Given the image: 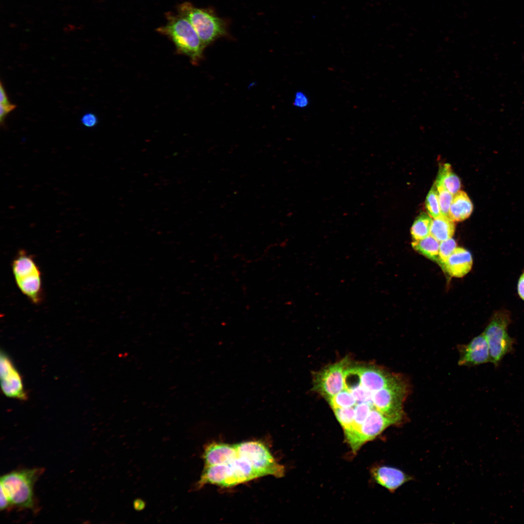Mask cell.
I'll use <instances>...</instances> for the list:
<instances>
[{"instance_id": "obj_28", "label": "cell", "mask_w": 524, "mask_h": 524, "mask_svg": "<svg viewBox=\"0 0 524 524\" xmlns=\"http://www.w3.org/2000/svg\"><path fill=\"white\" fill-rule=\"evenodd\" d=\"M145 507L144 502L141 500H136L134 502V507L136 510H141Z\"/></svg>"}, {"instance_id": "obj_4", "label": "cell", "mask_w": 524, "mask_h": 524, "mask_svg": "<svg viewBox=\"0 0 524 524\" xmlns=\"http://www.w3.org/2000/svg\"><path fill=\"white\" fill-rule=\"evenodd\" d=\"M12 270L17 287L33 304L43 300L42 274L33 256L20 250L12 262Z\"/></svg>"}, {"instance_id": "obj_27", "label": "cell", "mask_w": 524, "mask_h": 524, "mask_svg": "<svg viewBox=\"0 0 524 524\" xmlns=\"http://www.w3.org/2000/svg\"><path fill=\"white\" fill-rule=\"evenodd\" d=\"M9 103L10 102L8 99V98L7 96L4 88L2 84V82H1L0 88V103L7 104Z\"/></svg>"}, {"instance_id": "obj_15", "label": "cell", "mask_w": 524, "mask_h": 524, "mask_svg": "<svg viewBox=\"0 0 524 524\" xmlns=\"http://www.w3.org/2000/svg\"><path fill=\"white\" fill-rule=\"evenodd\" d=\"M455 230L453 221L449 217L441 215L433 220L430 235L439 242L451 238Z\"/></svg>"}, {"instance_id": "obj_2", "label": "cell", "mask_w": 524, "mask_h": 524, "mask_svg": "<svg viewBox=\"0 0 524 524\" xmlns=\"http://www.w3.org/2000/svg\"><path fill=\"white\" fill-rule=\"evenodd\" d=\"M166 17V24L157 28V31L170 38L179 53L187 55L194 64H196L201 59L205 47L194 28L178 13L168 12Z\"/></svg>"}, {"instance_id": "obj_8", "label": "cell", "mask_w": 524, "mask_h": 524, "mask_svg": "<svg viewBox=\"0 0 524 524\" xmlns=\"http://www.w3.org/2000/svg\"><path fill=\"white\" fill-rule=\"evenodd\" d=\"M399 424L397 421L380 412H375L357 430L344 433L345 439L355 453L366 442L375 439L387 428Z\"/></svg>"}, {"instance_id": "obj_25", "label": "cell", "mask_w": 524, "mask_h": 524, "mask_svg": "<svg viewBox=\"0 0 524 524\" xmlns=\"http://www.w3.org/2000/svg\"><path fill=\"white\" fill-rule=\"evenodd\" d=\"M0 510H4L8 508L9 505H11L9 500L3 491V490L0 488Z\"/></svg>"}, {"instance_id": "obj_16", "label": "cell", "mask_w": 524, "mask_h": 524, "mask_svg": "<svg viewBox=\"0 0 524 524\" xmlns=\"http://www.w3.org/2000/svg\"><path fill=\"white\" fill-rule=\"evenodd\" d=\"M435 183L442 185L453 195L459 191L461 186L458 177L448 164L440 166Z\"/></svg>"}, {"instance_id": "obj_9", "label": "cell", "mask_w": 524, "mask_h": 524, "mask_svg": "<svg viewBox=\"0 0 524 524\" xmlns=\"http://www.w3.org/2000/svg\"><path fill=\"white\" fill-rule=\"evenodd\" d=\"M0 384L2 392L8 397L26 400L21 376L8 355L1 351L0 356Z\"/></svg>"}, {"instance_id": "obj_26", "label": "cell", "mask_w": 524, "mask_h": 524, "mask_svg": "<svg viewBox=\"0 0 524 524\" xmlns=\"http://www.w3.org/2000/svg\"><path fill=\"white\" fill-rule=\"evenodd\" d=\"M517 290L520 297L524 300V272L519 279Z\"/></svg>"}, {"instance_id": "obj_19", "label": "cell", "mask_w": 524, "mask_h": 524, "mask_svg": "<svg viewBox=\"0 0 524 524\" xmlns=\"http://www.w3.org/2000/svg\"><path fill=\"white\" fill-rule=\"evenodd\" d=\"M426 207L428 214L434 219L441 215L438 192L435 184L429 191L426 196Z\"/></svg>"}, {"instance_id": "obj_1", "label": "cell", "mask_w": 524, "mask_h": 524, "mask_svg": "<svg viewBox=\"0 0 524 524\" xmlns=\"http://www.w3.org/2000/svg\"><path fill=\"white\" fill-rule=\"evenodd\" d=\"M315 391L326 400L344 432L357 430L373 413L380 412L403 423L409 384L400 374L349 357L324 367Z\"/></svg>"}, {"instance_id": "obj_11", "label": "cell", "mask_w": 524, "mask_h": 524, "mask_svg": "<svg viewBox=\"0 0 524 524\" xmlns=\"http://www.w3.org/2000/svg\"><path fill=\"white\" fill-rule=\"evenodd\" d=\"M371 475L375 481L391 492H394L412 477L402 470L387 466H378L371 470Z\"/></svg>"}, {"instance_id": "obj_3", "label": "cell", "mask_w": 524, "mask_h": 524, "mask_svg": "<svg viewBox=\"0 0 524 524\" xmlns=\"http://www.w3.org/2000/svg\"><path fill=\"white\" fill-rule=\"evenodd\" d=\"M177 13L189 21L205 47L227 33L225 20L210 8H198L187 1L178 5Z\"/></svg>"}, {"instance_id": "obj_14", "label": "cell", "mask_w": 524, "mask_h": 524, "mask_svg": "<svg viewBox=\"0 0 524 524\" xmlns=\"http://www.w3.org/2000/svg\"><path fill=\"white\" fill-rule=\"evenodd\" d=\"M473 210L470 198L465 192L459 190L453 195L448 217L454 222L463 221L470 216Z\"/></svg>"}, {"instance_id": "obj_6", "label": "cell", "mask_w": 524, "mask_h": 524, "mask_svg": "<svg viewBox=\"0 0 524 524\" xmlns=\"http://www.w3.org/2000/svg\"><path fill=\"white\" fill-rule=\"evenodd\" d=\"M39 475L37 469L15 471L0 477V485L7 496L11 505L33 508V485Z\"/></svg>"}, {"instance_id": "obj_20", "label": "cell", "mask_w": 524, "mask_h": 524, "mask_svg": "<svg viewBox=\"0 0 524 524\" xmlns=\"http://www.w3.org/2000/svg\"><path fill=\"white\" fill-rule=\"evenodd\" d=\"M456 248V242L452 238L440 242L438 263L443 270L448 259Z\"/></svg>"}, {"instance_id": "obj_18", "label": "cell", "mask_w": 524, "mask_h": 524, "mask_svg": "<svg viewBox=\"0 0 524 524\" xmlns=\"http://www.w3.org/2000/svg\"><path fill=\"white\" fill-rule=\"evenodd\" d=\"M433 220L427 213H421L415 219L411 228L410 233L414 240L424 239L430 235Z\"/></svg>"}, {"instance_id": "obj_22", "label": "cell", "mask_w": 524, "mask_h": 524, "mask_svg": "<svg viewBox=\"0 0 524 524\" xmlns=\"http://www.w3.org/2000/svg\"><path fill=\"white\" fill-rule=\"evenodd\" d=\"M81 122L85 127L92 128L97 124L98 120L97 116L94 114L87 113L82 116Z\"/></svg>"}, {"instance_id": "obj_24", "label": "cell", "mask_w": 524, "mask_h": 524, "mask_svg": "<svg viewBox=\"0 0 524 524\" xmlns=\"http://www.w3.org/2000/svg\"><path fill=\"white\" fill-rule=\"evenodd\" d=\"M308 104V99L307 96L302 92H298L295 93L294 105L298 107H305Z\"/></svg>"}, {"instance_id": "obj_7", "label": "cell", "mask_w": 524, "mask_h": 524, "mask_svg": "<svg viewBox=\"0 0 524 524\" xmlns=\"http://www.w3.org/2000/svg\"><path fill=\"white\" fill-rule=\"evenodd\" d=\"M235 445L239 455L247 459L262 476L271 475L281 477L284 475V466L276 461L262 442L247 441Z\"/></svg>"}, {"instance_id": "obj_23", "label": "cell", "mask_w": 524, "mask_h": 524, "mask_svg": "<svg viewBox=\"0 0 524 524\" xmlns=\"http://www.w3.org/2000/svg\"><path fill=\"white\" fill-rule=\"evenodd\" d=\"M15 104L11 103L7 104L0 103V120L1 125L3 124L4 120L8 114L14 110L16 108Z\"/></svg>"}, {"instance_id": "obj_5", "label": "cell", "mask_w": 524, "mask_h": 524, "mask_svg": "<svg viewBox=\"0 0 524 524\" xmlns=\"http://www.w3.org/2000/svg\"><path fill=\"white\" fill-rule=\"evenodd\" d=\"M511 321L508 311H498L494 313L483 332L489 346L490 362L496 368L505 356L514 350L516 340L508 333Z\"/></svg>"}, {"instance_id": "obj_13", "label": "cell", "mask_w": 524, "mask_h": 524, "mask_svg": "<svg viewBox=\"0 0 524 524\" xmlns=\"http://www.w3.org/2000/svg\"><path fill=\"white\" fill-rule=\"evenodd\" d=\"M473 258L471 253L462 247H457L448 259L444 271L453 277L461 278L471 270Z\"/></svg>"}, {"instance_id": "obj_17", "label": "cell", "mask_w": 524, "mask_h": 524, "mask_svg": "<svg viewBox=\"0 0 524 524\" xmlns=\"http://www.w3.org/2000/svg\"><path fill=\"white\" fill-rule=\"evenodd\" d=\"M412 248L427 259L438 263L440 242L431 235L411 243Z\"/></svg>"}, {"instance_id": "obj_12", "label": "cell", "mask_w": 524, "mask_h": 524, "mask_svg": "<svg viewBox=\"0 0 524 524\" xmlns=\"http://www.w3.org/2000/svg\"><path fill=\"white\" fill-rule=\"evenodd\" d=\"M237 454L235 444L213 442L206 446L202 458L205 466H209L228 463Z\"/></svg>"}, {"instance_id": "obj_21", "label": "cell", "mask_w": 524, "mask_h": 524, "mask_svg": "<svg viewBox=\"0 0 524 524\" xmlns=\"http://www.w3.org/2000/svg\"><path fill=\"white\" fill-rule=\"evenodd\" d=\"M434 184L436 186L438 192L441 215L448 217L449 209L453 199V195L442 185Z\"/></svg>"}, {"instance_id": "obj_10", "label": "cell", "mask_w": 524, "mask_h": 524, "mask_svg": "<svg viewBox=\"0 0 524 524\" xmlns=\"http://www.w3.org/2000/svg\"><path fill=\"white\" fill-rule=\"evenodd\" d=\"M458 351L459 365L473 366L490 362L489 346L483 333L467 344L459 346Z\"/></svg>"}]
</instances>
